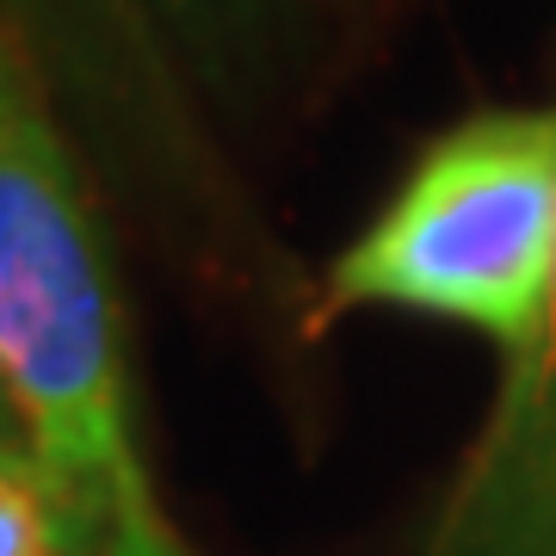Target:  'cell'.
I'll return each mask as SVG.
<instances>
[{
    "label": "cell",
    "mask_w": 556,
    "mask_h": 556,
    "mask_svg": "<svg viewBox=\"0 0 556 556\" xmlns=\"http://www.w3.org/2000/svg\"><path fill=\"white\" fill-rule=\"evenodd\" d=\"M13 457H25V445H20V439H7V433H0V464H13Z\"/></svg>",
    "instance_id": "cell-6"
},
{
    "label": "cell",
    "mask_w": 556,
    "mask_h": 556,
    "mask_svg": "<svg viewBox=\"0 0 556 556\" xmlns=\"http://www.w3.org/2000/svg\"><path fill=\"white\" fill-rule=\"evenodd\" d=\"M217 93H248L285 50L298 0H130Z\"/></svg>",
    "instance_id": "cell-4"
},
{
    "label": "cell",
    "mask_w": 556,
    "mask_h": 556,
    "mask_svg": "<svg viewBox=\"0 0 556 556\" xmlns=\"http://www.w3.org/2000/svg\"><path fill=\"white\" fill-rule=\"evenodd\" d=\"M0 402L80 556H199L137 439L124 298L80 161L0 13Z\"/></svg>",
    "instance_id": "cell-1"
},
{
    "label": "cell",
    "mask_w": 556,
    "mask_h": 556,
    "mask_svg": "<svg viewBox=\"0 0 556 556\" xmlns=\"http://www.w3.org/2000/svg\"><path fill=\"white\" fill-rule=\"evenodd\" d=\"M0 433H7V439H20V433H13V420H7V402H0Z\"/></svg>",
    "instance_id": "cell-7"
},
{
    "label": "cell",
    "mask_w": 556,
    "mask_h": 556,
    "mask_svg": "<svg viewBox=\"0 0 556 556\" xmlns=\"http://www.w3.org/2000/svg\"><path fill=\"white\" fill-rule=\"evenodd\" d=\"M556 278V105L477 112L415 155L328 266V309L464 321L519 358Z\"/></svg>",
    "instance_id": "cell-2"
},
{
    "label": "cell",
    "mask_w": 556,
    "mask_h": 556,
    "mask_svg": "<svg viewBox=\"0 0 556 556\" xmlns=\"http://www.w3.org/2000/svg\"><path fill=\"white\" fill-rule=\"evenodd\" d=\"M420 556H556V278Z\"/></svg>",
    "instance_id": "cell-3"
},
{
    "label": "cell",
    "mask_w": 556,
    "mask_h": 556,
    "mask_svg": "<svg viewBox=\"0 0 556 556\" xmlns=\"http://www.w3.org/2000/svg\"><path fill=\"white\" fill-rule=\"evenodd\" d=\"M0 556H80L56 489L31 457L0 464Z\"/></svg>",
    "instance_id": "cell-5"
}]
</instances>
